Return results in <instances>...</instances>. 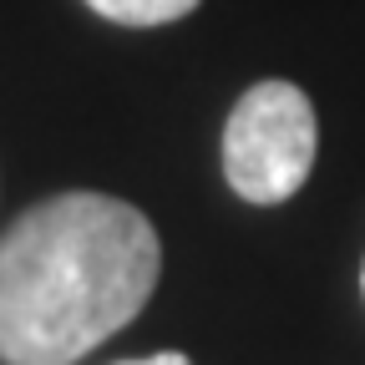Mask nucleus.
<instances>
[{
	"label": "nucleus",
	"mask_w": 365,
	"mask_h": 365,
	"mask_svg": "<svg viewBox=\"0 0 365 365\" xmlns=\"http://www.w3.org/2000/svg\"><path fill=\"white\" fill-rule=\"evenodd\" d=\"M360 294H365V259H360Z\"/></svg>",
	"instance_id": "5"
},
{
	"label": "nucleus",
	"mask_w": 365,
	"mask_h": 365,
	"mask_svg": "<svg viewBox=\"0 0 365 365\" xmlns=\"http://www.w3.org/2000/svg\"><path fill=\"white\" fill-rule=\"evenodd\" d=\"M122 365H193L188 355H178V350H163V355H148V360H122Z\"/></svg>",
	"instance_id": "4"
},
{
	"label": "nucleus",
	"mask_w": 365,
	"mask_h": 365,
	"mask_svg": "<svg viewBox=\"0 0 365 365\" xmlns=\"http://www.w3.org/2000/svg\"><path fill=\"white\" fill-rule=\"evenodd\" d=\"M203 0H86V11H97L112 26H132V31H148V26H168L193 16Z\"/></svg>",
	"instance_id": "3"
},
{
	"label": "nucleus",
	"mask_w": 365,
	"mask_h": 365,
	"mask_svg": "<svg viewBox=\"0 0 365 365\" xmlns=\"http://www.w3.org/2000/svg\"><path fill=\"white\" fill-rule=\"evenodd\" d=\"M163 244L112 193H56L0 234V365H76L158 289Z\"/></svg>",
	"instance_id": "1"
},
{
	"label": "nucleus",
	"mask_w": 365,
	"mask_h": 365,
	"mask_svg": "<svg viewBox=\"0 0 365 365\" xmlns=\"http://www.w3.org/2000/svg\"><path fill=\"white\" fill-rule=\"evenodd\" d=\"M314 102L294 81L264 76L234 102L223 122V178L254 208L289 203L314 173Z\"/></svg>",
	"instance_id": "2"
}]
</instances>
